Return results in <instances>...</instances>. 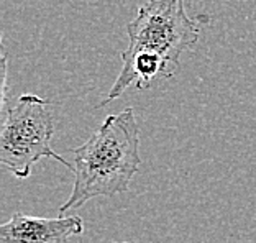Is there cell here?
I'll return each mask as SVG.
<instances>
[{"label": "cell", "instance_id": "obj_1", "mask_svg": "<svg viewBox=\"0 0 256 243\" xmlns=\"http://www.w3.org/2000/svg\"><path fill=\"white\" fill-rule=\"evenodd\" d=\"M74 184L60 214L80 209L96 198L126 192L142 166L140 125L135 110L126 107L102 122L96 133L74 150Z\"/></svg>", "mask_w": 256, "mask_h": 243}, {"label": "cell", "instance_id": "obj_2", "mask_svg": "<svg viewBox=\"0 0 256 243\" xmlns=\"http://www.w3.org/2000/svg\"><path fill=\"white\" fill-rule=\"evenodd\" d=\"M126 33L128 48L122 53V62L138 54L158 56L170 79L184 51L197 43L200 26L188 16L184 0H146L126 25Z\"/></svg>", "mask_w": 256, "mask_h": 243}, {"label": "cell", "instance_id": "obj_3", "mask_svg": "<svg viewBox=\"0 0 256 243\" xmlns=\"http://www.w3.org/2000/svg\"><path fill=\"white\" fill-rule=\"evenodd\" d=\"M50 100L34 94H23L4 115L0 130V163L18 179L30 178L33 166L43 158H53L74 171V164L58 154L51 140L54 120Z\"/></svg>", "mask_w": 256, "mask_h": 243}, {"label": "cell", "instance_id": "obj_4", "mask_svg": "<svg viewBox=\"0 0 256 243\" xmlns=\"http://www.w3.org/2000/svg\"><path fill=\"white\" fill-rule=\"evenodd\" d=\"M82 232L84 220L79 216L48 218L16 212L0 225V243H68Z\"/></svg>", "mask_w": 256, "mask_h": 243}, {"label": "cell", "instance_id": "obj_5", "mask_svg": "<svg viewBox=\"0 0 256 243\" xmlns=\"http://www.w3.org/2000/svg\"><path fill=\"white\" fill-rule=\"evenodd\" d=\"M114 243H136V242H114Z\"/></svg>", "mask_w": 256, "mask_h": 243}]
</instances>
